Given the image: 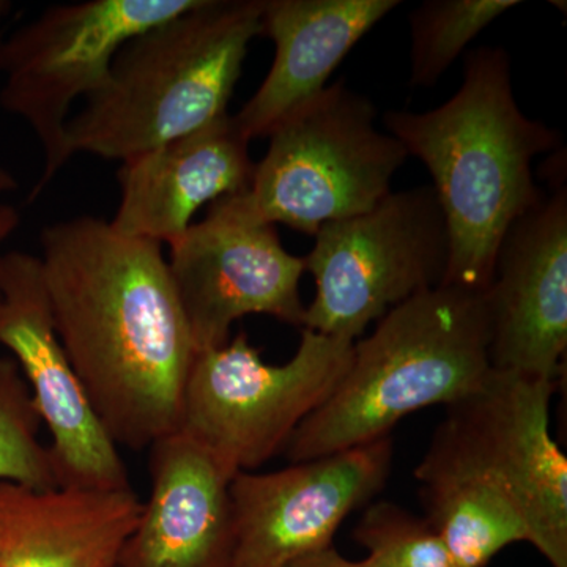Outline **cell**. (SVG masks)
<instances>
[{
    "label": "cell",
    "instance_id": "obj_18",
    "mask_svg": "<svg viewBox=\"0 0 567 567\" xmlns=\"http://www.w3.org/2000/svg\"><path fill=\"white\" fill-rule=\"evenodd\" d=\"M415 477L425 520L458 567H486L511 544L529 543L528 522L516 496L450 417L436 429Z\"/></svg>",
    "mask_w": 567,
    "mask_h": 567
},
{
    "label": "cell",
    "instance_id": "obj_3",
    "mask_svg": "<svg viewBox=\"0 0 567 567\" xmlns=\"http://www.w3.org/2000/svg\"><path fill=\"white\" fill-rule=\"evenodd\" d=\"M264 0H197L134 37L66 123L71 155L128 162L229 114Z\"/></svg>",
    "mask_w": 567,
    "mask_h": 567
},
{
    "label": "cell",
    "instance_id": "obj_13",
    "mask_svg": "<svg viewBox=\"0 0 567 567\" xmlns=\"http://www.w3.org/2000/svg\"><path fill=\"white\" fill-rule=\"evenodd\" d=\"M484 301L492 368L555 382L567 349L565 185L507 230Z\"/></svg>",
    "mask_w": 567,
    "mask_h": 567
},
{
    "label": "cell",
    "instance_id": "obj_12",
    "mask_svg": "<svg viewBox=\"0 0 567 567\" xmlns=\"http://www.w3.org/2000/svg\"><path fill=\"white\" fill-rule=\"evenodd\" d=\"M554 391L555 382L492 368L447 417L516 496L529 544L567 567V458L550 434Z\"/></svg>",
    "mask_w": 567,
    "mask_h": 567
},
{
    "label": "cell",
    "instance_id": "obj_19",
    "mask_svg": "<svg viewBox=\"0 0 567 567\" xmlns=\"http://www.w3.org/2000/svg\"><path fill=\"white\" fill-rule=\"evenodd\" d=\"M517 0H427L410 14V85L434 87L462 51Z\"/></svg>",
    "mask_w": 567,
    "mask_h": 567
},
{
    "label": "cell",
    "instance_id": "obj_2",
    "mask_svg": "<svg viewBox=\"0 0 567 567\" xmlns=\"http://www.w3.org/2000/svg\"><path fill=\"white\" fill-rule=\"evenodd\" d=\"M383 123L434 182L450 237L443 284L486 292L507 230L544 199L532 164L557 145V132L518 107L499 47L468 52L464 82L442 106L390 111Z\"/></svg>",
    "mask_w": 567,
    "mask_h": 567
},
{
    "label": "cell",
    "instance_id": "obj_7",
    "mask_svg": "<svg viewBox=\"0 0 567 567\" xmlns=\"http://www.w3.org/2000/svg\"><path fill=\"white\" fill-rule=\"evenodd\" d=\"M303 257L316 295L303 328L353 341L416 293L445 281L450 237L432 186L388 194L371 210L327 224Z\"/></svg>",
    "mask_w": 567,
    "mask_h": 567
},
{
    "label": "cell",
    "instance_id": "obj_24",
    "mask_svg": "<svg viewBox=\"0 0 567 567\" xmlns=\"http://www.w3.org/2000/svg\"><path fill=\"white\" fill-rule=\"evenodd\" d=\"M18 188V182L14 181L13 175L9 173V171L3 169L0 166V193H9L13 192V189Z\"/></svg>",
    "mask_w": 567,
    "mask_h": 567
},
{
    "label": "cell",
    "instance_id": "obj_10",
    "mask_svg": "<svg viewBox=\"0 0 567 567\" xmlns=\"http://www.w3.org/2000/svg\"><path fill=\"white\" fill-rule=\"evenodd\" d=\"M0 347L10 350L51 434L61 487L122 491L128 470L93 412L52 320L40 257L7 252L0 260Z\"/></svg>",
    "mask_w": 567,
    "mask_h": 567
},
{
    "label": "cell",
    "instance_id": "obj_8",
    "mask_svg": "<svg viewBox=\"0 0 567 567\" xmlns=\"http://www.w3.org/2000/svg\"><path fill=\"white\" fill-rule=\"evenodd\" d=\"M197 0H89L52 6L0 41V106L22 118L41 145L43 175L31 199L71 159L66 123L73 103L93 95L118 51Z\"/></svg>",
    "mask_w": 567,
    "mask_h": 567
},
{
    "label": "cell",
    "instance_id": "obj_21",
    "mask_svg": "<svg viewBox=\"0 0 567 567\" xmlns=\"http://www.w3.org/2000/svg\"><path fill=\"white\" fill-rule=\"evenodd\" d=\"M353 539L380 567H458L436 529L395 503L369 506Z\"/></svg>",
    "mask_w": 567,
    "mask_h": 567
},
{
    "label": "cell",
    "instance_id": "obj_15",
    "mask_svg": "<svg viewBox=\"0 0 567 567\" xmlns=\"http://www.w3.org/2000/svg\"><path fill=\"white\" fill-rule=\"evenodd\" d=\"M234 115L123 162L121 203L111 226L128 237L171 245L205 205L245 193L254 167Z\"/></svg>",
    "mask_w": 567,
    "mask_h": 567
},
{
    "label": "cell",
    "instance_id": "obj_23",
    "mask_svg": "<svg viewBox=\"0 0 567 567\" xmlns=\"http://www.w3.org/2000/svg\"><path fill=\"white\" fill-rule=\"evenodd\" d=\"M20 223L21 216L17 208L0 203V248L6 244L7 238L18 229ZM2 256L3 254H0V260H2Z\"/></svg>",
    "mask_w": 567,
    "mask_h": 567
},
{
    "label": "cell",
    "instance_id": "obj_6",
    "mask_svg": "<svg viewBox=\"0 0 567 567\" xmlns=\"http://www.w3.org/2000/svg\"><path fill=\"white\" fill-rule=\"evenodd\" d=\"M353 344L303 328L297 353L275 365L238 331L226 346L196 353L181 431L227 475L252 472L282 453L306 417L333 394Z\"/></svg>",
    "mask_w": 567,
    "mask_h": 567
},
{
    "label": "cell",
    "instance_id": "obj_11",
    "mask_svg": "<svg viewBox=\"0 0 567 567\" xmlns=\"http://www.w3.org/2000/svg\"><path fill=\"white\" fill-rule=\"evenodd\" d=\"M391 461L388 435L278 472L235 475V567H287L331 547L342 522L385 487Z\"/></svg>",
    "mask_w": 567,
    "mask_h": 567
},
{
    "label": "cell",
    "instance_id": "obj_4",
    "mask_svg": "<svg viewBox=\"0 0 567 567\" xmlns=\"http://www.w3.org/2000/svg\"><path fill=\"white\" fill-rule=\"evenodd\" d=\"M484 293L440 284L391 309L374 333L354 342L333 394L295 431L290 464L390 435L425 406L458 404L492 371Z\"/></svg>",
    "mask_w": 567,
    "mask_h": 567
},
{
    "label": "cell",
    "instance_id": "obj_17",
    "mask_svg": "<svg viewBox=\"0 0 567 567\" xmlns=\"http://www.w3.org/2000/svg\"><path fill=\"white\" fill-rule=\"evenodd\" d=\"M142 505L133 487L0 483V567H117Z\"/></svg>",
    "mask_w": 567,
    "mask_h": 567
},
{
    "label": "cell",
    "instance_id": "obj_14",
    "mask_svg": "<svg viewBox=\"0 0 567 567\" xmlns=\"http://www.w3.org/2000/svg\"><path fill=\"white\" fill-rule=\"evenodd\" d=\"M148 473L117 567H235L234 477L182 431L148 447Z\"/></svg>",
    "mask_w": 567,
    "mask_h": 567
},
{
    "label": "cell",
    "instance_id": "obj_5",
    "mask_svg": "<svg viewBox=\"0 0 567 567\" xmlns=\"http://www.w3.org/2000/svg\"><path fill=\"white\" fill-rule=\"evenodd\" d=\"M375 121L371 100L342 80L328 85L276 126L248 189L226 199L254 221L306 235L371 210L409 158Z\"/></svg>",
    "mask_w": 567,
    "mask_h": 567
},
{
    "label": "cell",
    "instance_id": "obj_22",
    "mask_svg": "<svg viewBox=\"0 0 567 567\" xmlns=\"http://www.w3.org/2000/svg\"><path fill=\"white\" fill-rule=\"evenodd\" d=\"M287 567H380L371 558L352 561L339 554L333 546L323 548V550L312 551L305 557L295 559Z\"/></svg>",
    "mask_w": 567,
    "mask_h": 567
},
{
    "label": "cell",
    "instance_id": "obj_9",
    "mask_svg": "<svg viewBox=\"0 0 567 567\" xmlns=\"http://www.w3.org/2000/svg\"><path fill=\"white\" fill-rule=\"evenodd\" d=\"M175 292L197 352L230 341L241 317L264 315L303 327V257L287 252L274 224L254 221L226 197L169 245Z\"/></svg>",
    "mask_w": 567,
    "mask_h": 567
},
{
    "label": "cell",
    "instance_id": "obj_20",
    "mask_svg": "<svg viewBox=\"0 0 567 567\" xmlns=\"http://www.w3.org/2000/svg\"><path fill=\"white\" fill-rule=\"evenodd\" d=\"M28 382L11 357H0V483L58 487L50 446Z\"/></svg>",
    "mask_w": 567,
    "mask_h": 567
},
{
    "label": "cell",
    "instance_id": "obj_1",
    "mask_svg": "<svg viewBox=\"0 0 567 567\" xmlns=\"http://www.w3.org/2000/svg\"><path fill=\"white\" fill-rule=\"evenodd\" d=\"M40 244L55 331L112 442L142 451L181 431L197 350L163 245L87 215Z\"/></svg>",
    "mask_w": 567,
    "mask_h": 567
},
{
    "label": "cell",
    "instance_id": "obj_16",
    "mask_svg": "<svg viewBox=\"0 0 567 567\" xmlns=\"http://www.w3.org/2000/svg\"><path fill=\"white\" fill-rule=\"evenodd\" d=\"M399 0H264L262 35L274 40V65L234 115L249 141L276 126L328 87L327 82L365 33Z\"/></svg>",
    "mask_w": 567,
    "mask_h": 567
}]
</instances>
